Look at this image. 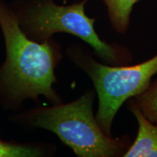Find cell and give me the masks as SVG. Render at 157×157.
Masks as SVG:
<instances>
[{
    "label": "cell",
    "mask_w": 157,
    "mask_h": 157,
    "mask_svg": "<svg viewBox=\"0 0 157 157\" xmlns=\"http://www.w3.org/2000/svg\"><path fill=\"white\" fill-rule=\"evenodd\" d=\"M0 26L7 52L0 78L7 93L18 102L43 95L53 104L61 103L52 87L55 68L62 57L59 45L52 39L37 42L29 38L17 15L1 1Z\"/></svg>",
    "instance_id": "1"
},
{
    "label": "cell",
    "mask_w": 157,
    "mask_h": 157,
    "mask_svg": "<svg viewBox=\"0 0 157 157\" xmlns=\"http://www.w3.org/2000/svg\"><path fill=\"white\" fill-rule=\"evenodd\" d=\"M95 91L87 90L76 101L39 107L24 114L30 126L53 132L79 157L123 156L132 140L129 136L113 138L102 130L93 114Z\"/></svg>",
    "instance_id": "2"
},
{
    "label": "cell",
    "mask_w": 157,
    "mask_h": 157,
    "mask_svg": "<svg viewBox=\"0 0 157 157\" xmlns=\"http://www.w3.org/2000/svg\"><path fill=\"white\" fill-rule=\"evenodd\" d=\"M88 0L68 5H58L54 0H29L21 9L20 25L29 38L37 42L52 39L56 33H66L81 39L110 66H124L132 61L128 48L102 40L96 32L95 19L85 13Z\"/></svg>",
    "instance_id": "3"
},
{
    "label": "cell",
    "mask_w": 157,
    "mask_h": 157,
    "mask_svg": "<svg viewBox=\"0 0 157 157\" xmlns=\"http://www.w3.org/2000/svg\"><path fill=\"white\" fill-rule=\"evenodd\" d=\"M67 55L71 61L93 82L98 97L96 120L102 130L111 136L113 119L122 104L143 93L157 74V54L134 66H110L99 63L78 44L70 45Z\"/></svg>",
    "instance_id": "4"
},
{
    "label": "cell",
    "mask_w": 157,
    "mask_h": 157,
    "mask_svg": "<svg viewBox=\"0 0 157 157\" xmlns=\"http://www.w3.org/2000/svg\"><path fill=\"white\" fill-rule=\"evenodd\" d=\"M127 106L136 118L138 131L135 141L123 157H157V124L145 117L132 99Z\"/></svg>",
    "instance_id": "5"
},
{
    "label": "cell",
    "mask_w": 157,
    "mask_h": 157,
    "mask_svg": "<svg viewBox=\"0 0 157 157\" xmlns=\"http://www.w3.org/2000/svg\"><path fill=\"white\" fill-rule=\"evenodd\" d=\"M105 6L112 28L119 34H126L129 28L131 14L139 0H101Z\"/></svg>",
    "instance_id": "6"
},
{
    "label": "cell",
    "mask_w": 157,
    "mask_h": 157,
    "mask_svg": "<svg viewBox=\"0 0 157 157\" xmlns=\"http://www.w3.org/2000/svg\"><path fill=\"white\" fill-rule=\"evenodd\" d=\"M132 100L145 117L157 124V79L151 83L143 93Z\"/></svg>",
    "instance_id": "7"
},
{
    "label": "cell",
    "mask_w": 157,
    "mask_h": 157,
    "mask_svg": "<svg viewBox=\"0 0 157 157\" xmlns=\"http://www.w3.org/2000/svg\"><path fill=\"white\" fill-rule=\"evenodd\" d=\"M44 154V148L40 146L0 140V157H38Z\"/></svg>",
    "instance_id": "8"
}]
</instances>
